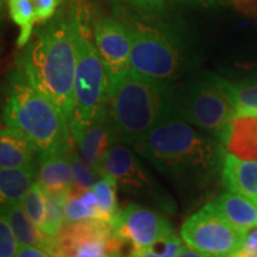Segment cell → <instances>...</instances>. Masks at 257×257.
I'll return each instance as SVG.
<instances>
[{
    "label": "cell",
    "instance_id": "6da1fadb",
    "mask_svg": "<svg viewBox=\"0 0 257 257\" xmlns=\"http://www.w3.org/2000/svg\"><path fill=\"white\" fill-rule=\"evenodd\" d=\"M223 144L180 115L172 104L133 150L176 187L200 191L223 170Z\"/></svg>",
    "mask_w": 257,
    "mask_h": 257
},
{
    "label": "cell",
    "instance_id": "7a4b0ae2",
    "mask_svg": "<svg viewBox=\"0 0 257 257\" xmlns=\"http://www.w3.org/2000/svg\"><path fill=\"white\" fill-rule=\"evenodd\" d=\"M17 67L69 124L76 70L72 9L41 24L18 57Z\"/></svg>",
    "mask_w": 257,
    "mask_h": 257
},
{
    "label": "cell",
    "instance_id": "3957f363",
    "mask_svg": "<svg viewBox=\"0 0 257 257\" xmlns=\"http://www.w3.org/2000/svg\"><path fill=\"white\" fill-rule=\"evenodd\" d=\"M2 119L30 138L40 157L59 150L72 136L54 102L18 67L8 74L3 87Z\"/></svg>",
    "mask_w": 257,
    "mask_h": 257
},
{
    "label": "cell",
    "instance_id": "277c9868",
    "mask_svg": "<svg viewBox=\"0 0 257 257\" xmlns=\"http://www.w3.org/2000/svg\"><path fill=\"white\" fill-rule=\"evenodd\" d=\"M172 104L168 86L141 78L130 70L111 88L108 96V118L117 143L133 149Z\"/></svg>",
    "mask_w": 257,
    "mask_h": 257
},
{
    "label": "cell",
    "instance_id": "5b68a950",
    "mask_svg": "<svg viewBox=\"0 0 257 257\" xmlns=\"http://www.w3.org/2000/svg\"><path fill=\"white\" fill-rule=\"evenodd\" d=\"M72 18L76 44V70L68 125L74 138L107 108L110 85L85 15L73 6Z\"/></svg>",
    "mask_w": 257,
    "mask_h": 257
},
{
    "label": "cell",
    "instance_id": "8992f818",
    "mask_svg": "<svg viewBox=\"0 0 257 257\" xmlns=\"http://www.w3.org/2000/svg\"><path fill=\"white\" fill-rule=\"evenodd\" d=\"M173 105L185 120L226 146L236 114L220 76L205 73L192 79Z\"/></svg>",
    "mask_w": 257,
    "mask_h": 257
},
{
    "label": "cell",
    "instance_id": "52a82bcc",
    "mask_svg": "<svg viewBox=\"0 0 257 257\" xmlns=\"http://www.w3.org/2000/svg\"><path fill=\"white\" fill-rule=\"evenodd\" d=\"M131 37V72L150 81L167 85L182 68L179 48L160 29L131 19L126 22Z\"/></svg>",
    "mask_w": 257,
    "mask_h": 257
},
{
    "label": "cell",
    "instance_id": "ba28073f",
    "mask_svg": "<svg viewBox=\"0 0 257 257\" xmlns=\"http://www.w3.org/2000/svg\"><path fill=\"white\" fill-rule=\"evenodd\" d=\"M100 176L114 179L117 188L124 194L166 211L173 207L165 189L141 163L133 149L124 144H114L105 153Z\"/></svg>",
    "mask_w": 257,
    "mask_h": 257
},
{
    "label": "cell",
    "instance_id": "9c48e42d",
    "mask_svg": "<svg viewBox=\"0 0 257 257\" xmlns=\"http://www.w3.org/2000/svg\"><path fill=\"white\" fill-rule=\"evenodd\" d=\"M186 245L213 257H234L244 244L246 231H242L217 216L205 205L181 226Z\"/></svg>",
    "mask_w": 257,
    "mask_h": 257
},
{
    "label": "cell",
    "instance_id": "30bf717a",
    "mask_svg": "<svg viewBox=\"0 0 257 257\" xmlns=\"http://www.w3.org/2000/svg\"><path fill=\"white\" fill-rule=\"evenodd\" d=\"M111 227L118 239L130 244L131 250L149 248L174 233L172 224L163 214L142 204L126 205Z\"/></svg>",
    "mask_w": 257,
    "mask_h": 257
},
{
    "label": "cell",
    "instance_id": "8fae6325",
    "mask_svg": "<svg viewBox=\"0 0 257 257\" xmlns=\"http://www.w3.org/2000/svg\"><path fill=\"white\" fill-rule=\"evenodd\" d=\"M60 248L69 257H106L120 253L121 242L110 224L99 219L64 224L56 236Z\"/></svg>",
    "mask_w": 257,
    "mask_h": 257
},
{
    "label": "cell",
    "instance_id": "7c38bea8",
    "mask_svg": "<svg viewBox=\"0 0 257 257\" xmlns=\"http://www.w3.org/2000/svg\"><path fill=\"white\" fill-rule=\"evenodd\" d=\"M93 40L104 63L110 91L131 70V37L125 22L102 17L95 22Z\"/></svg>",
    "mask_w": 257,
    "mask_h": 257
},
{
    "label": "cell",
    "instance_id": "4fadbf2b",
    "mask_svg": "<svg viewBox=\"0 0 257 257\" xmlns=\"http://www.w3.org/2000/svg\"><path fill=\"white\" fill-rule=\"evenodd\" d=\"M79 147L80 155L86 165L100 176V165L105 153L117 143L113 128L108 118L107 108L101 112L91 124L74 137Z\"/></svg>",
    "mask_w": 257,
    "mask_h": 257
},
{
    "label": "cell",
    "instance_id": "5bb4252c",
    "mask_svg": "<svg viewBox=\"0 0 257 257\" xmlns=\"http://www.w3.org/2000/svg\"><path fill=\"white\" fill-rule=\"evenodd\" d=\"M70 141L56 152L40 159L37 182L48 194L69 193L73 187Z\"/></svg>",
    "mask_w": 257,
    "mask_h": 257
},
{
    "label": "cell",
    "instance_id": "9a60e30c",
    "mask_svg": "<svg viewBox=\"0 0 257 257\" xmlns=\"http://www.w3.org/2000/svg\"><path fill=\"white\" fill-rule=\"evenodd\" d=\"M0 211L8 218L19 246H37L48 253L60 249L56 237L43 232L25 213L22 202L2 206Z\"/></svg>",
    "mask_w": 257,
    "mask_h": 257
},
{
    "label": "cell",
    "instance_id": "2e32d148",
    "mask_svg": "<svg viewBox=\"0 0 257 257\" xmlns=\"http://www.w3.org/2000/svg\"><path fill=\"white\" fill-rule=\"evenodd\" d=\"M37 148L21 130L0 125V168H18L40 161Z\"/></svg>",
    "mask_w": 257,
    "mask_h": 257
},
{
    "label": "cell",
    "instance_id": "e0dca14e",
    "mask_svg": "<svg viewBox=\"0 0 257 257\" xmlns=\"http://www.w3.org/2000/svg\"><path fill=\"white\" fill-rule=\"evenodd\" d=\"M207 207L221 219L242 231L257 226L256 202L237 193H223L207 204Z\"/></svg>",
    "mask_w": 257,
    "mask_h": 257
},
{
    "label": "cell",
    "instance_id": "ac0fdd59",
    "mask_svg": "<svg viewBox=\"0 0 257 257\" xmlns=\"http://www.w3.org/2000/svg\"><path fill=\"white\" fill-rule=\"evenodd\" d=\"M221 179L225 187L230 192L237 193L257 200V161L243 160L233 154H226L224 159Z\"/></svg>",
    "mask_w": 257,
    "mask_h": 257
},
{
    "label": "cell",
    "instance_id": "d6986e66",
    "mask_svg": "<svg viewBox=\"0 0 257 257\" xmlns=\"http://www.w3.org/2000/svg\"><path fill=\"white\" fill-rule=\"evenodd\" d=\"M38 162L18 168H0V207L23 201L37 181Z\"/></svg>",
    "mask_w": 257,
    "mask_h": 257
},
{
    "label": "cell",
    "instance_id": "ffe728a7",
    "mask_svg": "<svg viewBox=\"0 0 257 257\" xmlns=\"http://www.w3.org/2000/svg\"><path fill=\"white\" fill-rule=\"evenodd\" d=\"M226 149L243 160L257 161V117H236Z\"/></svg>",
    "mask_w": 257,
    "mask_h": 257
},
{
    "label": "cell",
    "instance_id": "44dd1931",
    "mask_svg": "<svg viewBox=\"0 0 257 257\" xmlns=\"http://www.w3.org/2000/svg\"><path fill=\"white\" fill-rule=\"evenodd\" d=\"M221 85L233 106L236 117H257V79L230 82L221 78Z\"/></svg>",
    "mask_w": 257,
    "mask_h": 257
},
{
    "label": "cell",
    "instance_id": "7402d4cb",
    "mask_svg": "<svg viewBox=\"0 0 257 257\" xmlns=\"http://www.w3.org/2000/svg\"><path fill=\"white\" fill-rule=\"evenodd\" d=\"M92 189L98 199V205H96L98 219L111 225L117 214L119 213L117 201L118 188L114 179L110 176H101L93 185Z\"/></svg>",
    "mask_w": 257,
    "mask_h": 257
},
{
    "label": "cell",
    "instance_id": "603a6c76",
    "mask_svg": "<svg viewBox=\"0 0 257 257\" xmlns=\"http://www.w3.org/2000/svg\"><path fill=\"white\" fill-rule=\"evenodd\" d=\"M8 5L12 21L21 29L17 44L19 48H24L30 41L37 23L35 3L34 0H8Z\"/></svg>",
    "mask_w": 257,
    "mask_h": 257
},
{
    "label": "cell",
    "instance_id": "cb8c5ba5",
    "mask_svg": "<svg viewBox=\"0 0 257 257\" xmlns=\"http://www.w3.org/2000/svg\"><path fill=\"white\" fill-rule=\"evenodd\" d=\"M70 162H72L73 170V187L70 189L69 194L80 197L83 192L91 189L101 176H99L95 170L86 165L82 157L79 155L78 150L72 146H70Z\"/></svg>",
    "mask_w": 257,
    "mask_h": 257
},
{
    "label": "cell",
    "instance_id": "d4e9b609",
    "mask_svg": "<svg viewBox=\"0 0 257 257\" xmlns=\"http://www.w3.org/2000/svg\"><path fill=\"white\" fill-rule=\"evenodd\" d=\"M25 213L42 230L47 218V193L36 181L22 201Z\"/></svg>",
    "mask_w": 257,
    "mask_h": 257
},
{
    "label": "cell",
    "instance_id": "484cf974",
    "mask_svg": "<svg viewBox=\"0 0 257 257\" xmlns=\"http://www.w3.org/2000/svg\"><path fill=\"white\" fill-rule=\"evenodd\" d=\"M69 193L62 194H48L47 193V218L42 229L49 236L56 237L64 225V205Z\"/></svg>",
    "mask_w": 257,
    "mask_h": 257
},
{
    "label": "cell",
    "instance_id": "4316f807",
    "mask_svg": "<svg viewBox=\"0 0 257 257\" xmlns=\"http://www.w3.org/2000/svg\"><path fill=\"white\" fill-rule=\"evenodd\" d=\"M184 239L180 238L178 234L173 233L172 236L160 240L149 248L131 250L127 257H176L184 249Z\"/></svg>",
    "mask_w": 257,
    "mask_h": 257
},
{
    "label": "cell",
    "instance_id": "83f0119b",
    "mask_svg": "<svg viewBox=\"0 0 257 257\" xmlns=\"http://www.w3.org/2000/svg\"><path fill=\"white\" fill-rule=\"evenodd\" d=\"M88 219H98L95 208L85 206L79 197L69 194L64 205V224L78 223Z\"/></svg>",
    "mask_w": 257,
    "mask_h": 257
},
{
    "label": "cell",
    "instance_id": "f1b7e54d",
    "mask_svg": "<svg viewBox=\"0 0 257 257\" xmlns=\"http://www.w3.org/2000/svg\"><path fill=\"white\" fill-rule=\"evenodd\" d=\"M19 249L8 218L0 211V257H15Z\"/></svg>",
    "mask_w": 257,
    "mask_h": 257
},
{
    "label": "cell",
    "instance_id": "f546056e",
    "mask_svg": "<svg viewBox=\"0 0 257 257\" xmlns=\"http://www.w3.org/2000/svg\"><path fill=\"white\" fill-rule=\"evenodd\" d=\"M63 0H34L37 23H47L54 18Z\"/></svg>",
    "mask_w": 257,
    "mask_h": 257
},
{
    "label": "cell",
    "instance_id": "4dcf8cb0",
    "mask_svg": "<svg viewBox=\"0 0 257 257\" xmlns=\"http://www.w3.org/2000/svg\"><path fill=\"white\" fill-rule=\"evenodd\" d=\"M119 3L134 6V8L143 10V11L156 12L165 9L168 0H117Z\"/></svg>",
    "mask_w": 257,
    "mask_h": 257
},
{
    "label": "cell",
    "instance_id": "1f68e13d",
    "mask_svg": "<svg viewBox=\"0 0 257 257\" xmlns=\"http://www.w3.org/2000/svg\"><path fill=\"white\" fill-rule=\"evenodd\" d=\"M236 8L257 19V0H232Z\"/></svg>",
    "mask_w": 257,
    "mask_h": 257
},
{
    "label": "cell",
    "instance_id": "d6a6232c",
    "mask_svg": "<svg viewBox=\"0 0 257 257\" xmlns=\"http://www.w3.org/2000/svg\"><path fill=\"white\" fill-rule=\"evenodd\" d=\"M15 257H50V255L37 246H19Z\"/></svg>",
    "mask_w": 257,
    "mask_h": 257
},
{
    "label": "cell",
    "instance_id": "836d02e7",
    "mask_svg": "<svg viewBox=\"0 0 257 257\" xmlns=\"http://www.w3.org/2000/svg\"><path fill=\"white\" fill-rule=\"evenodd\" d=\"M80 200L85 206H87L89 208H95L96 210V205H98V199H96V195L93 189H88V191L83 192L81 195H80Z\"/></svg>",
    "mask_w": 257,
    "mask_h": 257
},
{
    "label": "cell",
    "instance_id": "e575fe53",
    "mask_svg": "<svg viewBox=\"0 0 257 257\" xmlns=\"http://www.w3.org/2000/svg\"><path fill=\"white\" fill-rule=\"evenodd\" d=\"M176 257H213L211 255H207V253H204L201 251H198V250L191 248V246H184V249L180 251V253Z\"/></svg>",
    "mask_w": 257,
    "mask_h": 257
},
{
    "label": "cell",
    "instance_id": "d590c367",
    "mask_svg": "<svg viewBox=\"0 0 257 257\" xmlns=\"http://www.w3.org/2000/svg\"><path fill=\"white\" fill-rule=\"evenodd\" d=\"M179 2H185V3H192V4H200V5H213L216 3L221 2H229V0H179Z\"/></svg>",
    "mask_w": 257,
    "mask_h": 257
},
{
    "label": "cell",
    "instance_id": "8d00e7d4",
    "mask_svg": "<svg viewBox=\"0 0 257 257\" xmlns=\"http://www.w3.org/2000/svg\"><path fill=\"white\" fill-rule=\"evenodd\" d=\"M50 257H69L68 255H67L66 252L63 251L62 249H57V250H55V251L54 252H51L50 253Z\"/></svg>",
    "mask_w": 257,
    "mask_h": 257
},
{
    "label": "cell",
    "instance_id": "74e56055",
    "mask_svg": "<svg viewBox=\"0 0 257 257\" xmlns=\"http://www.w3.org/2000/svg\"><path fill=\"white\" fill-rule=\"evenodd\" d=\"M4 19V0H0V25Z\"/></svg>",
    "mask_w": 257,
    "mask_h": 257
},
{
    "label": "cell",
    "instance_id": "f35d334b",
    "mask_svg": "<svg viewBox=\"0 0 257 257\" xmlns=\"http://www.w3.org/2000/svg\"><path fill=\"white\" fill-rule=\"evenodd\" d=\"M242 67H243V68H245V69H251V70H256V72H257V62L243 64Z\"/></svg>",
    "mask_w": 257,
    "mask_h": 257
},
{
    "label": "cell",
    "instance_id": "ab89813d",
    "mask_svg": "<svg viewBox=\"0 0 257 257\" xmlns=\"http://www.w3.org/2000/svg\"><path fill=\"white\" fill-rule=\"evenodd\" d=\"M106 257H121V256H120V253L114 252V253H110V255H107Z\"/></svg>",
    "mask_w": 257,
    "mask_h": 257
},
{
    "label": "cell",
    "instance_id": "60d3db41",
    "mask_svg": "<svg viewBox=\"0 0 257 257\" xmlns=\"http://www.w3.org/2000/svg\"><path fill=\"white\" fill-rule=\"evenodd\" d=\"M251 257H257V252H256V253H255V255H252V256H251Z\"/></svg>",
    "mask_w": 257,
    "mask_h": 257
},
{
    "label": "cell",
    "instance_id": "b9f144b4",
    "mask_svg": "<svg viewBox=\"0 0 257 257\" xmlns=\"http://www.w3.org/2000/svg\"><path fill=\"white\" fill-rule=\"evenodd\" d=\"M0 117H2V112H0Z\"/></svg>",
    "mask_w": 257,
    "mask_h": 257
},
{
    "label": "cell",
    "instance_id": "7bdbcfd3",
    "mask_svg": "<svg viewBox=\"0 0 257 257\" xmlns=\"http://www.w3.org/2000/svg\"><path fill=\"white\" fill-rule=\"evenodd\" d=\"M256 205H257V200H256Z\"/></svg>",
    "mask_w": 257,
    "mask_h": 257
},
{
    "label": "cell",
    "instance_id": "ee69618b",
    "mask_svg": "<svg viewBox=\"0 0 257 257\" xmlns=\"http://www.w3.org/2000/svg\"><path fill=\"white\" fill-rule=\"evenodd\" d=\"M4 2H5V0H4Z\"/></svg>",
    "mask_w": 257,
    "mask_h": 257
}]
</instances>
